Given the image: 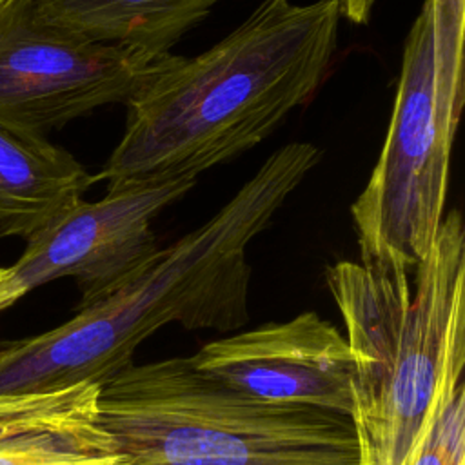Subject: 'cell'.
Here are the masks:
<instances>
[{
	"label": "cell",
	"instance_id": "ba28073f",
	"mask_svg": "<svg viewBox=\"0 0 465 465\" xmlns=\"http://www.w3.org/2000/svg\"><path fill=\"white\" fill-rule=\"evenodd\" d=\"M189 360L200 372L251 398L325 409L352 420L349 343L312 311L216 338Z\"/></svg>",
	"mask_w": 465,
	"mask_h": 465
},
{
	"label": "cell",
	"instance_id": "3957f363",
	"mask_svg": "<svg viewBox=\"0 0 465 465\" xmlns=\"http://www.w3.org/2000/svg\"><path fill=\"white\" fill-rule=\"evenodd\" d=\"M354 361L361 465H409L438 407L463 385L465 232L440 223L414 269L341 260L325 271Z\"/></svg>",
	"mask_w": 465,
	"mask_h": 465
},
{
	"label": "cell",
	"instance_id": "8fae6325",
	"mask_svg": "<svg viewBox=\"0 0 465 465\" xmlns=\"http://www.w3.org/2000/svg\"><path fill=\"white\" fill-rule=\"evenodd\" d=\"M0 465H124L98 416L0 441Z\"/></svg>",
	"mask_w": 465,
	"mask_h": 465
},
{
	"label": "cell",
	"instance_id": "6da1fadb",
	"mask_svg": "<svg viewBox=\"0 0 465 465\" xmlns=\"http://www.w3.org/2000/svg\"><path fill=\"white\" fill-rule=\"evenodd\" d=\"M338 0H262L207 51L171 65L127 104L96 180L198 178L263 142L320 89L338 44Z\"/></svg>",
	"mask_w": 465,
	"mask_h": 465
},
{
	"label": "cell",
	"instance_id": "8992f818",
	"mask_svg": "<svg viewBox=\"0 0 465 465\" xmlns=\"http://www.w3.org/2000/svg\"><path fill=\"white\" fill-rule=\"evenodd\" d=\"M176 54L85 42L40 24L31 0L0 16V125L29 136L127 104Z\"/></svg>",
	"mask_w": 465,
	"mask_h": 465
},
{
	"label": "cell",
	"instance_id": "5bb4252c",
	"mask_svg": "<svg viewBox=\"0 0 465 465\" xmlns=\"http://www.w3.org/2000/svg\"><path fill=\"white\" fill-rule=\"evenodd\" d=\"M340 15L349 18L354 24H367L372 13L376 0H338Z\"/></svg>",
	"mask_w": 465,
	"mask_h": 465
},
{
	"label": "cell",
	"instance_id": "4fadbf2b",
	"mask_svg": "<svg viewBox=\"0 0 465 465\" xmlns=\"http://www.w3.org/2000/svg\"><path fill=\"white\" fill-rule=\"evenodd\" d=\"M100 385L84 381L73 387L0 396V441L24 432L98 416Z\"/></svg>",
	"mask_w": 465,
	"mask_h": 465
},
{
	"label": "cell",
	"instance_id": "2e32d148",
	"mask_svg": "<svg viewBox=\"0 0 465 465\" xmlns=\"http://www.w3.org/2000/svg\"><path fill=\"white\" fill-rule=\"evenodd\" d=\"M22 2H25V0H0V16L5 15L9 9L16 7V5L22 4Z\"/></svg>",
	"mask_w": 465,
	"mask_h": 465
},
{
	"label": "cell",
	"instance_id": "277c9868",
	"mask_svg": "<svg viewBox=\"0 0 465 465\" xmlns=\"http://www.w3.org/2000/svg\"><path fill=\"white\" fill-rule=\"evenodd\" d=\"M98 421L124 465H361L351 418L251 398L189 358L105 380Z\"/></svg>",
	"mask_w": 465,
	"mask_h": 465
},
{
	"label": "cell",
	"instance_id": "30bf717a",
	"mask_svg": "<svg viewBox=\"0 0 465 465\" xmlns=\"http://www.w3.org/2000/svg\"><path fill=\"white\" fill-rule=\"evenodd\" d=\"M220 0H31L35 18L69 36L169 53Z\"/></svg>",
	"mask_w": 465,
	"mask_h": 465
},
{
	"label": "cell",
	"instance_id": "9a60e30c",
	"mask_svg": "<svg viewBox=\"0 0 465 465\" xmlns=\"http://www.w3.org/2000/svg\"><path fill=\"white\" fill-rule=\"evenodd\" d=\"M20 296L9 285V267H0V311L11 307Z\"/></svg>",
	"mask_w": 465,
	"mask_h": 465
},
{
	"label": "cell",
	"instance_id": "7a4b0ae2",
	"mask_svg": "<svg viewBox=\"0 0 465 465\" xmlns=\"http://www.w3.org/2000/svg\"><path fill=\"white\" fill-rule=\"evenodd\" d=\"M322 151L309 142L276 149L207 222L109 296L65 323L0 341V396L102 385L133 363L136 347L167 323L231 332L249 322L247 245L260 234Z\"/></svg>",
	"mask_w": 465,
	"mask_h": 465
},
{
	"label": "cell",
	"instance_id": "5b68a950",
	"mask_svg": "<svg viewBox=\"0 0 465 465\" xmlns=\"http://www.w3.org/2000/svg\"><path fill=\"white\" fill-rule=\"evenodd\" d=\"M450 153L436 125L430 15L423 4L407 35L380 158L351 205L361 265L414 269L429 254L443 220Z\"/></svg>",
	"mask_w": 465,
	"mask_h": 465
},
{
	"label": "cell",
	"instance_id": "7c38bea8",
	"mask_svg": "<svg viewBox=\"0 0 465 465\" xmlns=\"http://www.w3.org/2000/svg\"><path fill=\"white\" fill-rule=\"evenodd\" d=\"M432 36L434 114L441 138L452 145L463 105L465 0H425Z\"/></svg>",
	"mask_w": 465,
	"mask_h": 465
},
{
	"label": "cell",
	"instance_id": "52a82bcc",
	"mask_svg": "<svg viewBox=\"0 0 465 465\" xmlns=\"http://www.w3.org/2000/svg\"><path fill=\"white\" fill-rule=\"evenodd\" d=\"M196 178L147 180L84 198L25 240L9 267V285L22 298L58 278H74L80 305H91L138 276L160 252L153 220L183 198Z\"/></svg>",
	"mask_w": 465,
	"mask_h": 465
},
{
	"label": "cell",
	"instance_id": "9c48e42d",
	"mask_svg": "<svg viewBox=\"0 0 465 465\" xmlns=\"http://www.w3.org/2000/svg\"><path fill=\"white\" fill-rule=\"evenodd\" d=\"M96 182L65 149L0 125V240H27Z\"/></svg>",
	"mask_w": 465,
	"mask_h": 465
}]
</instances>
